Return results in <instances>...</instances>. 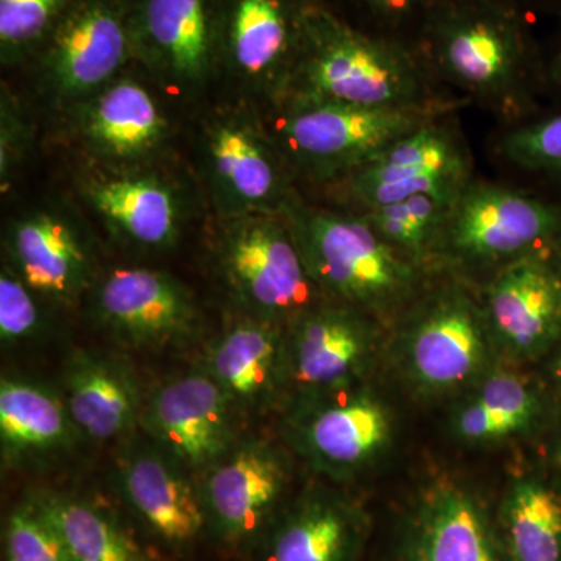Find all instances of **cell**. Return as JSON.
I'll use <instances>...</instances> for the list:
<instances>
[{
    "label": "cell",
    "mask_w": 561,
    "mask_h": 561,
    "mask_svg": "<svg viewBox=\"0 0 561 561\" xmlns=\"http://www.w3.org/2000/svg\"><path fill=\"white\" fill-rule=\"evenodd\" d=\"M427 92L423 66L405 47L357 31L320 0H308L300 50L276 103L389 108L442 105Z\"/></svg>",
    "instance_id": "1"
},
{
    "label": "cell",
    "mask_w": 561,
    "mask_h": 561,
    "mask_svg": "<svg viewBox=\"0 0 561 561\" xmlns=\"http://www.w3.org/2000/svg\"><path fill=\"white\" fill-rule=\"evenodd\" d=\"M284 217L328 301L387 316L419 291L420 265L383 241L360 214L309 208L295 201Z\"/></svg>",
    "instance_id": "2"
},
{
    "label": "cell",
    "mask_w": 561,
    "mask_h": 561,
    "mask_svg": "<svg viewBox=\"0 0 561 561\" xmlns=\"http://www.w3.org/2000/svg\"><path fill=\"white\" fill-rule=\"evenodd\" d=\"M214 262L231 301L250 319L287 328L323 298L284 216H224Z\"/></svg>",
    "instance_id": "3"
},
{
    "label": "cell",
    "mask_w": 561,
    "mask_h": 561,
    "mask_svg": "<svg viewBox=\"0 0 561 561\" xmlns=\"http://www.w3.org/2000/svg\"><path fill=\"white\" fill-rule=\"evenodd\" d=\"M427 55L435 68L472 98L504 114L519 108L527 47L522 24L490 0H446L431 7Z\"/></svg>",
    "instance_id": "4"
},
{
    "label": "cell",
    "mask_w": 561,
    "mask_h": 561,
    "mask_svg": "<svg viewBox=\"0 0 561 561\" xmlns=\"http://www.w3.org/2000/svg\"><path fill=\"white\" fill-rule=\"evenodd\" d=\"M272 139L289 168L317 181H341L371 158L438 119L445 105L420 108L309 103L279 106Z\"/></svg>",
    "instance_id": "5"
},
{
    "label": "cell",
    "mask_w": 561,
    "mask_h": 561,
    "mask_svg": "<svg viewBox=\"0 0 561 561\" xmlns=\"http://www.w3.org/2000/svg\"><path fill=\"white\" fill-rule=\"evenodd\" d=\"M493 346L482 306L459 287H445L424 298L405 321L401 368L423 393H453L490 371Z\"/></svg>",
    "instance_id": "6"
},
{
    "label": "cell",
    "mask_w": 561,
    "mask_h": 561,
    "mask_svg": "<svg viewBox=\"0 0 561 561\" xmlns=\"http://www.w3.org/2000/svg\"><path fill=\"white\" fill-rule=\"evenodd\" d=\"M35 57L54 99L80 105L136 60L133 0H76Z\"/></svg>",
    "instance_id": "7"
},
{
    "label": "cell",
    "mask_w": 561,
    "mask_h": 561,
    "mask_svg": "<svg viewBox=\"0 0 561 561\" xmlns=\"http://www.w3.org/2000/svg\"><path fill=\"white\" fill-rule=\"evenodd\" d=\"M208 535L238 556L251 557L286 504L289 460L265 440H238L197 478Z\"/></svg>",
    "instance_id": "8"
},
{
    "label": "cell",
    "mask_w": 561,
    "mask_h": 561,
    "mask_svg": "<svg viewBox=\"0 0 561 561\" xmlns=\"http://www.w3.org/2000/svg\"><path fill=\"white\" fill-rule=\"evenodd\" d=\"M561 236V208L522 192L470 183L454 203L437 254L467 265L508 264Z\"/></svg>",
    "instance_id": "9"
},
{
    "label": "cell",
    "mask_w": 561,
    "mask_h": 561,
    "mask_svg": "<svg viewBox=\"0 0 561 561\" xmlns=\"http://www.w3.org/2000/svg\"><path fill=\"white\" fill-rule=\"evenodd\" d=\"M393 419L371 391L354 386L289 408L286 440L317 474L346 482L382 456Z\"/></svg>",
    "instance_id": "10"
},
{
    "label": "cell",
    "mask_w": 561,
    "mask_h": 561,
    "mask_svg": "<svg viewBox=\"0 0 561 561\" xmlns=\"http://www.w3.org/2000/svg\"><path fill=\"white\" fill-rule=\"evenodd\" d=\"M202 161L224 216H284L297 201L271 133L242 111H224L206 124Z\"/></svg>",
    "instance_id": "11"
},
{
    "label": "cell",
    "mask_w": 561,
    "mask_h": 561,
    "mask_svg": "<svg viewBox=\"0 0 561 561\" xmlns=\"http://www.w3.org/2000/svg\"><path fill=\"white\" fill-rule=\"evenodd\" d=\"M373 317L321 301L286 328V400L289 408L357 386L375 353Z\"/></svg>",
    "instance_id": "12"
},
{
    "label": "cell",
    "mask_w": 561,
    "mask_h": 561,
    "mask_svg": "<svg viewBox=\"0 0 561 561\" xmlns=\"http://www.w3.org/2000/svg\"><path fill=\"white\" fill-rule=\"evenodd\" d=\"M470 179L468 151L435 119L398 139L335 184L362 213L415 195L456 202Z\"/></svg>",
    "instance_id": "13"
},
{
    "label": "cell",
    "mask_w": 561,
    "mask_h": 561,
    "mask_svg": "<svg viewBox=\"0 0 561 561\" xmlns=\"http://www.w3.org/2000/svg\"><path fill=\"white\" fill-rule=\"evenodd\" d=\"M92 313L103 330L133 348L184 345L201 328L191 290L169 273L144 267L106 273L95 286Z\"/></svg>",
    "instance_id": "14"
},
{
    "label": "cell",
    "mask_w": 561,
    "mask_h": 561,
    "mask_svg": "<svg viewBox=\"0 0 561 561\" xmlns=\"http://www.w3.org/2000/svg\"><path fill=\"white\" fill-rule=\"evenodd\" d=\"M238 412L208 373L192 370L151 390L140 426L191 472L208 470L238 443Z\"/></svg>",
    "instance_id": "15"
},
{
    "label": "cell",
    "mask_w": 561,
    "mask_h": 561,
    "mask_svg": "<svg viewBox=\"0 0 561 561\" xmlns=\"http://www.w3.org/2000/svg\"><path fill=\"white\" fill-rule=\"evenodd\" d=\"M136 60L192 94L220 70L219 0H133Z\"/></svg>",
    "instance_id": "16"
},
{
    "label": "cell",
    "mask_w": 561,
    "mask_h": 561,
    "mask_svg": "<svg viewBox=\"0 0 561 561\" xmlns=\"http://www.w3.org/2000/svg\"><path fill=\"white\" fill-rule=\"evenodd\" d=\"M116 489L136 522L165 551L190 552L208 535L197 479L153 442L135 443L122 454Z\"/></svg>",
    "instance_id": "17"
},
{
    "label": "cell",
    "mask_w": 561,
    "mask_h": 561,
    "mask_svg": "<svg viewBox=\"0 0 561 561\" xmlns=\"http://www.w3.org/2000/svg\"><path fill=\"white\" fill-rule=\"evenodd\" d=\"M308 0H219V65L278 101L300 50Z\"/></svg>",
    "instance_id": "18"
},
{
    "label": "cell",
    "mask_w": 561,
    "mask_h": 561,
    "mask_svg": "<svg viewBox=\"0 0 561 561\" xmlns=\"http://www.w3.org/2000/svg\"><path fill=\"white\" fill-rule=\"evenodd\" d=\"M386 561H508L500 527L470 490L442 483L420 494Z\"/></svg>",
    "instance_id": "19"
},
{
    "label": "cell",
    "mask_w": 561,
    "mask_h": 561,
    "mask_svg": "<svg viewBox=\"0 0 561 561\" xmlns=\"http://www.w3.org/2000/svg\"><path fill=\"white\" fill-rule=\"evenodd\" d=\"M483 313L494 345L516 359H537L561 341V272L542 253L502 265Z\"/></svg>",
    "instance_id": "20"
},
{
    "label": "cell",
    "mask_w": 561,
    "mask_h": 561,
    "mask_svg": "<svg viewBox=\"0 0 561 561\" xmlns=\"http://www.w3.org/2000/svg\"><path fill=\"white\" fill-rule=\"evenodd\" d=\"M370 516L330 485H311L287 501L251 553V561H359Z\"/></svg>",
    "instance_id": "21"
},
{
    "label": "cell",
    "mask_w": 561,
    "mask_h": 561,
    "mask_svg": "<svg viewBox=\"0 0 561 561\" xmlns=\"http://www.w3.org/2000/svg\"><path fill=\"white\" fill-rule=\"evenodd\" d=\"M10 267L41 298L73 305L94 280L90 247L77 225L57 210H36L7 232Z\"/></svg>",
    "instance_id": "22"
},
{
    "label": "cell",
    "mask_w": 561,
    "mask_h": 561,
    "mask_svg": "<svg viewBox=\"0 0 561 561\" xmlns=\"http://www.w3.org/2000/svg\"><path fill=\"white\" fill-rule=\"evenodd\" d=\"M286 328L242 316L209 346L208 373L238 415L286 400Z\"/></svg>",
    "instance_id": "23"
},
{
    "label": "cell",
    "mask_w": 561,
    "mask_h": 561,
    "mask_svg": "<svg viewBox=\"0 0 561 561\" xmlns=\"http://www.w3.org/2000/svg\"><path fill=\"white\" fill-rule=\"evenodd\" d=\"M77 106L81 139L106 162L144 161L168 138V119L160 105L130 77H117Z\"/></svg>",
    "instance_id": "24"
},
{
    "label": "cell",
    "mask_w": 561,
    "mask_h": 561,
    "mask_svg": "<svg viewBox=\"0 0 561 561\" xmlns=\"http://www.w3.org/2000/svg\"><path fill=\"white\" fill-rule=\"evenodd\" d=\"M62 398L81 437L110 442L140 424L138 379L116 357L77 351L62 371Z\"/></svg>",
    "instance_id": "25"
},
{
    "label": "cell",
    "mask_w": 561,
    "mask_h": 561,
    "mask_svg": "<svg viewBox=\"0 0 561 561\" xmlns=\"http://www.w3.org/2000/svg\"><path fill=\"white\" fill-rule=\"evenodd\" d=\"M81 437L62 394L20 376L0 381V448L5 467L69 451Z\"/></svg>",
    "instance_id": "26"
},
{
    "label": "cell",
    "mask_w": 561,
    "mask_h": 561,
    "mask_svg": "<svg viewBox=\"0 0 561 561\" xmlns=\"http://www.w3.org/2000/svg\"><path fill=\"white\" fill-rule=\"evenodd\" d=\"M83 195L103 221L128 242L165 249L179 239V198L164 181L139 173L90 176Z\"/></svg>",
    "instance_id": "27"
},
{
    "label": "cell",
    "mask_w": 561,
    "mask_h": 561,
    "mask_svg": "<svg viewBox=\"0 0 561 561\" xmlns=\"http://www.w3.org/2000/svg\"><path fill=\"white\" fill-rule=\"evenodd\" d=\"M542 412L529 383L507 371H489L453 413V431L461 442L489 445L531 430Z\"/></svg>",
    "instance_id": "28"
},
{
    "label": "cell",
    "mask_w": 561,
    "mask_h": 561,
    "mask_svg": "<svg viewBox=\"0 0 561 561\" xmlns=\"http://www.w3.org/2000/svg\"><path fill=\"white\" fill-rule=\"evenodd\" d=\"M31 497L61 535L73 561H146L138 542L101 505L55 491H35Z\"/></svg>",
    "instance_id": "29"
},
{
    "label": "cell",
    "mask_w": 561,
    "mask_h": 561,
    "mask_svg": "<svg viewBox=\"0 0 561 561\" xmlns=\"http://www.w3.org/2000/svg\"><path fill=\"white\" fill-rule=\"evenodd\" d=\"M497 527L508 561H561V496L545 482L513 483Z\"/></svg>",
    "instance_id": "30"
},
{
    "label": "cell",
    "mask_w": 561,
    "mask_h": 561,
    "mask_svg": "<svg viewBox=\"0 0 561 561\" xmlns=\"http://www.w3.org/2000/svg\"><path fill=\"white\" fill-rule=\"evenodd\" d=\"M454 203L434 195H415L359 214L383 241L421 265L437 254Z\"/></svg>",
    "instance_id": "31"
},
{
    "label": "cell",
    "mask_w": 561,
    "mask_h": 561,
    "mask_svg": "<svg viewBox=\"0 0 561 561\" xmlns=\"http://www.w3.org/2000/svg\"><path fill=\"white\" fill-rule=\"evenodd\" d=\"M76 0H0V57L13 65L39 49Z\"/></svg>",
    "instance_id": "32"
},
{
    "label": "cell",
    "mask_w": 561,
    "mask_h": 561,
    "mask_svg": "<svg viewBox=\"0 0 561 561\" xmlns=\"http://www.w3.org/2000/svg\"><path fill=\"white\" fill-rule=\"evenodd\" d=\"M3 556L5 561H73L61 535L31 496L7 516Z\"/></svg>",
    "instance_id": "33"
},
{
    "label": "cell",
    "mask_w": 561,
    "mask_h": 561,
    "mask_svg": "<svg viewBox=\"0 0 561 561\" xmlns=\"http://www.w3.org/2000/svg\"><path fill=\"white\" fill-rule=\"evenodd\" d=\"M44 331V317L38 295L10 267L0 273V341L14 346L32 342Z\"/></svg>",
    "instance_id": "34"
},
{
    "label": "cell",
    "mask_w": 561,
    "mask_h": 561,
    "mask_svg": "<svg viewBox=\"0 0 561 561\" xmlns=\"http://www.w3.org/2000/svg\"><path fill=\"white\" fill-rule=\"evenodd\" d=\"M501 151L518 168L561 180V116L508 133Z\"/></svg>",
    "instance_id": "35"
},
{
    "label": "cell",
    "mask_w": 561,
    "mask_h": 561,
    "mask_svg": "<svg viewBox=\"0 0 561 561\" xmlns=\"http://www.w3.org/2000/svg\"><path fill=\"white\" fill-rule=\"evenodd\" d=\"M0 176L3 191L10 183L11 176L24 158L27 149V130L22 121L20 110L10 98L2 99V130H0Z\"/></svg>",
    "instance_id": "36"
},
{
    "label": "cell",
    "mask_w": 561,
    "mask_h": 561,
    "mask_svg": "<svg viewBox=\"0 0 561 561\" xmlns=\"http://www.w3.org/2000/svg\"><path fill=\"white\" fill-rule=\"evenodd\" d=\"M359 2L379 16L397 20V18L408 16L424 7L431 9L435 0H359Z\"/></svg>",
    "instance_id": "37"
},
{
    "label": "cell",
    "mask_w": 561,
    "mask_h": 561,
    "mask_svg": "<svg viewBox=\"0 0 561 561\" xmlns=\"http://www.w3.org/2000/svg\"><path fill=\"white\" fill-rule=\"evenodd\" d=\"M551 371L553 381L559 383V386L561 387V345L559 348V353H557L556 357H553Z\"/></svg>",
    "instance_id": "38"
},
{
    "label": "cell",
    "mask_w": 561,
    "mask_h": 561,
    "mask_svg": "<svg viewBox=\"0 0 561 561\" xmlns=\"http://www.w3.org/2000/svg\"><path fill=\"white\" fill-rule=\"evenodd\" d=\"M556 76L561 80V55L559 61H557Z\"/></svg>",
    "instance_id": "39"
},
{
    "label": "cell",
    "mask_w": 561,
    "mask_h": 561,
    "mask_svg": "<svg viewBox=\"0 0 561 561\" xmlns=\"http://www.w3.org/2000/svg\"><path fill=\"white\" fill-rule=\"evenodd\" d=\"M557 265H559V268H560V272H561V250H560V256H559V264H557Z\"/></svg>",
    "instance_id": "40"
}]
</instances>
